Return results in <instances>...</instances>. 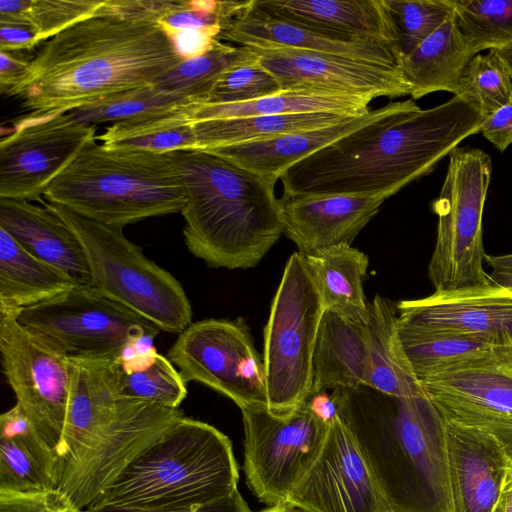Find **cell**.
<instances>
[{"label":"cell","mask_w":512,"mask_h":512,"mask_svg":"<svg viewBox=\"0 0 512 512\" xmlns=\"http://www.w3.org/2000/svg\"><path fill=\"white\" fill-rule=\"evenodd\" d=\"M484 118L462 96L422 110L412 99L386 105L376 119L290 167L283 195L384 196L432 172Z\"/></svg>","instance_id":"obj_1"},{"label":"cell","mask_w":512,"mask_h":512,"mask_svg":"<svg viewBox=\"0 0 512 512\" xmlns=\"http://www.w3.org/2000/svg\"><path fill=\"white\" fill-rule=\"evenodd\" d=\"M182 60L157 22L97 11L47 40L8 96L30 117L68 113L151 86Z\"/></svg>","instance_id":"obj_2"},{"label":"cell","mask_w":512,"mask_h":512,"mask_svg":"<svg viewBox=\"0 0 512 512\" xmlns=\"http://www.w3.org/2000/svg\"><path fill=\"white\" fill-rule=\"evenodd\" d=\"M332 391L390 512H453L446 421L427 393L398 397L365 385Z\"/></svg>","instance_id":"obj_3"},{"label":"cell","mask_w":512,"mask_h":512,"mask_svg":"<svg viewBox=\"0 0 512 512\" xmlns=\"http://www.w3.org/2000/svg\"><path fill=\"white\" fill-rule=\"evenodd\" d=\"M188 193L185 244L212 268L256 266L284 233L277 180L204 150L170 152Z\"/></svg>","instance_id":"obj_4"},{"label":"cell","mask_w":512,"mask_h":512,"mask_svg":"<svg viewBox=\"0 0 512 512\" xmlns=\"http://www.w3.org/2000/svg\"><path fill=\"white\" fill-rule=\"evenodd\" d=\"M43 196L77 215L121 228L181 213L188 202L170 153L108 148L96 139L52 180Z\"/></svg>","instance_id":"obj_5"},{"label":"cell","mask_w":512,"mask_h":512,"mask_svg":"<svg viewBox=\"0 0 512 512\" xmlns=\"http://www.w3.org/2000/svg\"><path fill=\"white\" fill-rule=\"evenodd\" d=\"M238 479L229 438L212 425L181 416L88 509L201 504L233 493Z\"/></svg>","instance_id":"obj_6"},{"label":"cell","mask_w":512,"mask_h":512,"mask_svg":"<svg viewBox=\"0 0 512 512\" xmlns=\"http://www.w3.org/2000/svg\"><path fill=\"white\" fill-rule=\"evenodd\" d=\"M78 238L90 285L134 311L160 331L180 334L192 323V306L180 282L145 256L123 228L106 225L40 200Z\"/></svg>","instance_id":"obj_7"},{"label":"cell","mask_w":512,"mask_h":512,"mask_svg":"<svg viewBox=\"0 0 512 512\" xmlns=\"http://www.w3.org/2000/svg\"><path fill=\"white\" fill-rule=\"evenodd\" d=\"M433 210L437 238L428 275L435 291L495 283L483 268L482 216L491 179V158L474 147H456Z\"/></svg>","instance_id":"obj_8"},{"label":"cell","mask_w":512,"mask_h":512,"mask_svg":"<svg viewBox=\"0 0 512 512\" xmlns=\"http://www.w3.org/2000/svg\"><path fill=\"white\" fill-rule=\"evenodd\" d=\"M324 311L304 256L292 254L264 328L263 360L271 410H290L309 396L314 348Z\"/></svg>","instance_id":"obj_9"},{"label":"cell","mask_w":512,"mask_h":512,"mask_svg":"<svg viewBox=\"0 0 512 512\" xmlns=\"http://www.w3.org/2000/svg\"><path fill=\"white\" fill-rule=\"evenodd\" d=\"M17 321L70 358H118L129 345L160 331L90 284L24 308Z\"/></svg>","instance_id":"obj_10"},{"label":"cell","mask_w":512,"mask_h":512,"mask_svg":"<svg viewBox=\"0 0 512 512\" xmlns=\"http://www.w3.org/2000/svg\"><path fill=\"white\" fill-rule=\"evenodd\" d=\"M247 483L263 503L289 500L319 456L331 422L304 401L282 412L268 405L241 409Z\"/></svg>","instance_id":"obj_11"},{"label":"cell","mask_w":512,"mask_h":512,"mask_svg":"<svg viewBox=\"0 0 512 512\" xmlns=\"http://www.w3.org/2000/svg\"><path fill=\"white\" fill-rule=\"evenodd\" d=\"M181 416L179 409L123 398L114 414L56 471L54 489L77 510H87L128 464Z\"/></svg>","instance_id":"obj_12"},{"label":"cell","mask_w":512,"mask_h":512,"mask_svg":"<svg viewBox=\"0 0 512 512\" xmlns=\"http://www.w3.org/2000/svg\"><path fill=\"white\" fill-rule=\"evenodd\" d=\"M167 358L186 382L202 383L240 409L268 405L263 356L248 326L240 321L205 319L178 334Z\"/></svg>","instance_id":"obj_13"},{"label":"cell","mask_w":512,"mask_h":512,"mask_svg":"<svg viewBox=\"0 0 512 512\" xmlns=\"http://www.w3.org/2000/svg\"><path fill=\"white\" fill-rule=\"evenodd\" d=\"M3 373L34 428L54 451L67 415L70 358L23 327L17 314L0 312Z\"/></svg>","instance_id":"obj_14"},{"label":"cell","mask_w":512,"mask_h":512,"mask_svg":"<svg viewBox=\"0 0 512 512\" xmlns=\"http://www.w3.org/2000/svg\"><path fill=\"white\" fill-rule=\"evenodd\" d=\"M445 421L493 435L512 460V343L420 382Z\"/></svg>","instance_id":"obj_15"},{"label":"cell","mask_w":512,"mask_h":512,"mask_svg":"<svg viewBox=\"0 0 512 512\" xmlns=\"http://www.w3.org/2000/svg\"><path fill=\"white\" fill-rule=\"evenodd\" d=\"M96 139L71 114L27 116L0 141V198L40 201L52 180Z\"/></svg>","instance_id":"obj_16"},{"label":"cell","mask_w":512,"mask_h":512,"mask_svg":"<svg viewBox=\"0 0 512 512\" xmlns=\"http://www.w3.org/2000/svg\"><path fill=\"white\" fill-rule=\"evenodd\" d=\"M282 90H309L369 98L410 95L398 66L273 45H248Z\"/></svg>","instance_id":"obj_17"},{"label":"cell","mask_w":512,"mask_h":512,"mask_svg":"<svg viewBox=\"0 0 512 512\" xmlns=\"http://www.w3.org/2000/svg\"><path fill=\"white\" fill-rule=\"evenodd\" d=\"M288 501L312 512H390L353 435L338 415Z\"/></svg>","instance_id":"obj_18"},{"label":"cell","mask_w":512,"mask_h":512,"mask_svg":"<svg viewBox=\"0 0 512 512\" xmlns=\"http://www.w3.org/2000/svg\"><path fill=\"white\" fill-rule=\"evenodd\" d=\"M397 326L489 336L512 343V288L486 286L435 291L396 304Z\"/></svg>","instance_id":"obj_19"},{"label":"cell","mask_w":512,"mask_h":512,"mask_svg":"<svg viewBox=\"0 0 512 512\" xmlns=\"http://www.w3.org/2000/svg\"><path fill=\"white\" fill-rule=\"evenodd\" d=\"M453 512H501L512 460L491 434L446 421Z\"/></svg>","instance_id":"obj_20"},{"label":"cell","mask_w":512,"mask_h":512,"mask_svg":"<svg viewBox=\"0 0 512 512\" xmlns=\"http://www.w3.org/2000/svg\"><path fill=\"white\" fill-rule=\"evenodd\" d=\"M387 200L384 196H286L280 199L284 234L298 253L351 245L359 232Z\"/></svg>","instance_id":"obj_21"},{"label":"cell","mask_w":512,"mask_h":512,"mask_svg":"<svg viewBox=\"0 0 512 512\" xmlns=\"http://www.w3.org/2000/svg\"><path fill=\"white\" fill-rule=\"evenodd\" d=\"M217 39L239 46H281L398 66L391 47L386 43L274 19L253 10L252 1L245 11L221 29Z\"/></svg>","instance_id":"obj_22"},{"label":"cell","mask_w":512,"mask_h":512,"mask_svg":"<svg viewBox=\"0 0 512 512\" xmlns=\"http://www.w3.org/2000/svg\"><path fill=\"white\" fill-rule=\"evenodd\" d=\"M0 228L32 255L90 284L83 248L67 224L45 206L0 198Z\"/></svg>","instance_id":"obj_23"},{"label":"cell","mask_w":512,"mask_h":512,"mask_svg":"<svg viewBox=\"0 0 512 512\" xmlns=\"http://www.w3.org/2000/svg\"><path fill=\"white\" fill-rule=\"evenodd\" d=\"M252 9L274 19L383 42L394 53V35L383 0H252Z\"/></svg>","instance_id":"obj_24"},{"label":"cell","mask_w":512,"mask_h":512,"mask_svg":"<svg viewBox=\"0 0 512 512\" xmlns=\"http://www.w3.org/2000/svg\"><path fill=\"white\" fill-rule=\"evenodd\" d=\"M370 355L367 323L325 310L313 354L310 393L368 386Z\"/></svg>","instance_id":"obj_25"},{"label":"cell","mask_w":512,"mask_h":512,"mask_svg":"<svg viewBox=\"0 0 512 512\" xmlns=\"http://www.w3.org/2000/svg\"><path fill=\"white\" fill-rule=\"evenodd\" d=\"M385 110L386 105L366 115L350 117L331 126L204 151L223 157L267 178L278 180L296 163L371 122Z\"/></svg>","instance_id":"obj_26"},{"label":"cell","mask_w":512,"mask_h":512,"mask_svg":"<svg viewBox=\"0 0 512 512\" xmlns=\"http://www.w3.org/2000/svg\"><path fill=\"white\" fill-rule=\"evenodd\" d=\"M54 489V454L18 404L0 416V492Z\"/></svg>","instance_id":"obj_27"},{"label":"cell","mask_w":512,"mask_h":512,"mask_svg":"<svg viewBox=\"0 0 512 512\" xmlns=\"http://www.w3.org/2000/svg\"><path fill=\"white\" fill-rule=\"evenodd\" d=\"M475 55L458 28L453 11L398 67L410 86L412 100L436 91L457 95L463 72Z\"/></svg>","instance_id":"obj_28"},{"label":"cell","mask_w":512,"mask_h":512,"mask_svg":"<svg viewBox=\"0 0 512 512\" xmlns=\"http://www.w3.org/2000/svg\"><path fill=\"white\" fill-rule=\"evenodd\" d=\"M81 284L25 250L0 228V312L19 314Z\"/></svg>","instance_id":"obj_29"},{"label":"cell","mask_w":512,"mask_h":512,"mask_svg":"<svg viewBox=\"0 0 512 512\" xmlns=\"http://www.w3.org/2000/svg\"><path fill=\"white\" fill-rule=\"evenodd\" d=\"M325 310L357 323L369 320L363 289L369 260L351 245H337L304 256Z\"/></svg>","instance_id":"obj_30"},{"label":"cell","mask_w":512,"mask_h":512,"mask_svg":"<svg viewBox=\"0 0 512 512\" xmlns=\"http://www.w3.org/2000/svg\"><path fill=\"white\" fill-rule=\"evenodd\" d=\"M367 330L370 355L368 386L398 397L425 394L398 334L396 304L376 295L369 303Z\"/></svg>","instance_id":"obj_31"},{"label":"cell","mask_w":512,"mask_h":512,"mask_svg":"<svg viewBox=\"0 0 512 512\" xmlns=\"http://www.w3.org/2000/svg\"><path fill=\"white\" fill-rule=\"evenodd\" d=\"M201 104L166 110L112 124L97 137L108 148L154 153L199 150L194 111Z\"/></svg>","instance_id":"obj_32"},{"label":"cell","mask_w":512,"mask_h":512,"mask_svg":"<svg viewBox=\"0 0 512 512\" xmlns=\"http://www.w3.org/2000/svg\"><path fill=\"white\" fill-rule=\"evenodd\" d=\"M350 115L312 112L194 120L199 150L272 139L340 123Z\"/></svg>","instance_id":"obj_33"},{"label":"cell","mask_w":512,"mask_h":512,"mask_svg":"<svg viewBox=\"0 0 512 512\" xmlns=\"http://www.w3.org/2000/svg\"><path fill=\"white\" fill-rule=\"evenodd\" d=\"M186 383L155 347L138 352L131 344L118 358L116 389L123 398L178 409L187 395Z\"/></svg>","instance_id":"obj_34"},{"label":"cell","mask_w":512,"mask_h":512,"mask_svg":"<svg viewBox=\"0 0 512 512\" xmlns=\"http://www.w3.org/2000/svg\"><path fill=\"white\" fill-rule=\"evenodd\" d=\"M371 99L309 90H285L256 100L235 104H201L194 120L243 118L262 115L329 112L362 116L370 112Z\"/></svg>","instance_id":"obj_35"},{"label":"cell","mask_w":512,"mask_h":512,"mask_svg":"<svg viewBox=\"0 0 512 512\" xmlns=\"http://www.w3.org/2000/svg\"><path fill=\"white\" fill-rule=\"evenodd\" d=\"M397 328L406 356L419 382L479 353L509 344L477 334Z\"/></svg>","instance_id":"obj_36"},{"label":"cell","mask_w":512,"mask_h":512,"mask_svg":"<svg viewBox=\"0 0 512 512\" xmlns=\"http://www.w3.org/2000/svg\"><path fill=\"white\" fill-rule=\"evenodd\" d=\"M257 59L245 46H233L216 39L205 53L182 60L153 85L165 92L205 104L227 70Z\"/></svg>","instance_id":"obj_37"},{"label":"cell","mask_w":512,"mask_h":512,"mask_svg":"<svg viewBox=\"0 0 512 512\" xmlns=\"http://www.w3.org/2000/svg\"><path fill=\"white\" fill-rule=\"evenodd\" d=\"M191 104L202 103L151 85L116 93L69 113L77 122L96 127L101 123L115 124Z\"/></svg>","instance_id":"obj_38"},{"label":"cell","mask_w":512,"mask_h":512,"mask_svg":"<svg viewBox=\"0 0 512 512\" xmlns=\"http://www.w3.org/2000/svg\"><path fill=\"white\" fill-rule=\"evenodd\" d=\"M457 26L478 54L512 44V0H452Z\"/></svg>","instance_id":"obj_39"},{"label":"cell","mask_w":512,"mask_h":512,"mask_svg":"<svg viewBox=\"0 0 512 512\" xmlns=\"http://www.w3.org/2000/svg\"><path fill=\"white\" fill-rule=\"evenodd\" d=\"M394 35L397 64L453 12L452 0H383Z\"/></svg>","instance_id":"obj_40"},{"label":"cell","mask_w":512,"mask_h":512,"mask_svg":"<svg viewBox=\"0 0 512 512\" xmlns=\"http://www.w3.org/2000/svg\"><path fill=\"white\" fill-rule=\"evenodd\" d=\"M457 96L472 102L485 119L512 102V82L495 50L477 54L467 64Z\"/></svg>","instance_id":"obj_41"},{"label":"cell","mask_w":512,"mask_h":512,"mask_svg":"<svg viewBox=\"0 0 512 512\" xmlns=\"http://www.w3.org/2000/svg\"><path fill=\"white\" fill-rule=\"evenodd\" d=\"M282 91L278 79L257 59L227 70L214 86L205 104L248 102Z\"/></svg>","instance_id":"obj_42"},{"label":"cell","mask_w":512,"mask_h":512,"mask_svg":"<svg viewBox=\"0 0 512 512\" xmlns=\"http://www.w3.org/2000/svg\"><path fill=\"white\" fill-rule=\"evenodd\" d=\"M104 0H32L28 21L40 41L49 40L75 23L95 15Z\"/></svg>","instance_id":"obj_43"},{"label":"cell","mask_w":512,"mask_h":512,"mask_svg":"<svg viewBox=\"0 0 512 512\" xmlns=\"http://www.w3.org/2000/svg\"><path fill=\"white\" fill-rule=\"evenodd\" d=\"M0 512H82L56 489L43 492H0Z\"/></svg>","instance_id":"obj_44"},{"label":"cell","mask_w":512,"mask_h":512,"mask_svg":"<svg viewBox=\"0 0 512 512\" xmlns=\"http://www.w3.org/2000/svg\"><path fill=\"white\" fill-rule=\"evenodd\" d=\"M84 512H251V510L237 489L225 497L201 504L159 508L103 506L90 508Z\"/></svg>","instance_id":"obj_45"},{"label":"cell","mask_w":512,"mask_h":512,"mask_svg":"<svg viewBox=\"0 0 512 512\" xmlns=\"http://www.w3.org/2000/svg\"><path fill=\"white\" fill-rule=\"evenodd\" d=\"M220 31L219 28H202L173 32L168 36L173 41L178 54L184 60L199 56L210 49Z\"/></svg>","instance_id":"obj_46"},{"label":"cell","mask_w":512,"mask_h":512,"mask_svg":"<svg viewBox=\"0 0 512 512\" xmlns=\"http://www.w3.org/2000/svg\"><path fill=\"white\" fill-rule=\"evenodd\" d=\"M480 133L501 153L512 144V102L484 119Z\"/></svg>","instance_id":"obj_47"},{"label":"cell","mask_w":512,"mask_h":512,"mask_svg":"<svg viewBox=\"0 0 512 512\" xmlns=\"http://www.w3.org/2000/svg\"><path fill=\"white\" fill-rule=\"evenodd\" d=\"M40 42L39 33L31 23H0V51L30 50Z\"/></svg>","instance_id":"obj_48"},{"label":"cell","mask_w":512,"mask_h":512,"mask_svg":"<svg viewBox=\"0 0 512 512\" xmlns=\"http://www.w3.org/2000/svg\"><path fill=\"white\" fill-rule=\"evenodd\" d=\"M30 60L20 52L0 51V90L2 94L19 85L28 72Z\"/></svg>","instance_id":"obj_49"},{"label":"cell","mask_w":512,"mask_h":512,"mask_svg":"<svg viewBox=\"0 0 512 512\" xmlns=\"http://www.w3.org/2000/svg\"><path fill=\"white\" fill-rule=\"evenodd\" d=\"M32 0H0V23H29Z\"/></svg>","instance_id":"obj_50"},{"label":"cell","mask_w":512,"mask_h":512,"mask_svg":"<svg viewBox=\"0 0 512 512\" xmlns=\"http://www.w3.org/2000/svg\"><path fill=\"white\" fill-rule=\"evenodd\" d=\"M501 512H512V466L508 471L504 488Z\"/></svg>","instance_id":"obj_51"},{"label":"cell","mask_w":512,"mask_h":512,"mask_svg":"<svg viewBox=\"0 0 512 512\" xmlns=\"http://www.w3.org/2000/svg\"><path fill=\"white\" fill-rule=\"evenodd\" d=\"M261 512H312L296 503L291 501H286L274 506H270L267 509L262 510Z\"/></svg>","instance_id":"obj_52"},{"label":"cell","mask_w":512,"mask_h":512,"mask_svg":"<svg viewBox=\"0 0 512 512\" xmlns=\"http://www.w3.org/2000/svg\"><path fill=\"white\" fill-rule=\"evenodd\" d=\"M495 51L505 64L512 82V44Z\"/></svg>","instance_id":"obj_53"},{"label":"cell","mask_w":512,"mask_h":512,"mask_svg":"<svg viewBox=\"0 0 512 512\" xmlns=\"http://www.w3.org/2000/svg\"><path fill=\"white\" fill-rule=\"evenodd\" d=\"M82 512H84V511H82Z\"/></svg>","instance_id":"obj_54"}]
</instances>
